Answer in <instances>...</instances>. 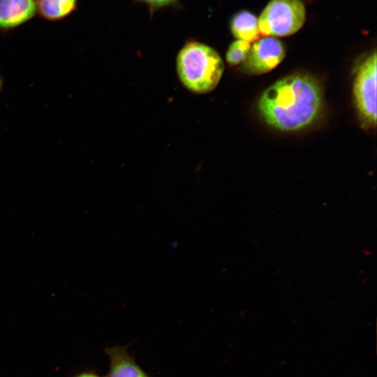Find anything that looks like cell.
<instances>
[{
    "label": "cell",
    "instance_id": "cell-1",
    "mask_svg": "<svg viewBox=\"0 0 377 377\" xmlns=\"http://www.w3.org/2000/svg\"><path fill=\"white\" fill-rule=\"evenodd\" d=\"M322 95L318 84L306 75H292L277 80L261 95L258 107L265 121L290 132L303 129L319 115Z\"/></svg>",
    "mask_w": 377,
    "mask_h": 377
},
{
    "label": "cell",
    "instance_id": "cell-2",
    "mask_svg": "<svg viewBox=\"0 0 377 377\" xmlns=\"http://www.w3.org/2000/svg\"><path fill=\"white\" fill-rule=\"evenodd\" d=\"M178 77L184 87L195 94H206L219 83L223 61L212 47L195 40L188 41L176 59Z\"/></svg>",
    "mask_w": 377,
    "mask_h": 377
},
{
    "label": "cell",
    "instance_id": "cell-3",
    "mask_svg": "<svg viewBox=\"0 0 377 377\" xmlns=\"http://www.w3.org/2000/svg\"><path fill=\"white\" fill-rule=\"evenodd\" d=\"M306 19L301 0H271L258 19L260 34L264 36H286L298 31Z\"/></svg>",
    "mask_w": 377,
    "mask_h": 377
},
{
    "label": "cell",
    "instance_id": "cell-4",
    "mask_svg": "<svg viewBox=\"0 0 377 377\" xmlns=\"http://www.w3.org/2000/svg\"><path fill=\"white\" fill-rule=\"evenodd\" d=\"M376 59L374 51L361 63L353 84L355 106L366 128L376 125Z\"/></svg>",
    "mask_w": 377,
    "mask_h": 377
},
{
    "label": "cell",
    "instance_id": "cell-5",
    "mask_svg": "<svg viewBox=\"0 0 377 377\" xmlns=\"http://www.w3.org/2000/svg\"><path fill=\"white\" fill-rule=\"evenodd\" d=\"M285 55V47L281 40L265 36L251 45L248 56L242 64V69L251 75L264 74L275 68Z\"/></svg>",
    "mask_w": 377,
    "mask_h": 377
},
{
    "label": "cell",
    "instance_id": "cell-6",
    "mask_svg": "<svg viewBox=\"0 0 377 377\" xmlns=\"http://www.w3.org/2000/svg\"><path fill=\"white\" fill-rule=\"evenodd\" d=\"M36 13V0H0V31H10L21 26Z\"/></svg>",
    "mask_w": 377,
    "mask_h": 377
},
{
    "label": "cell",
    "instance_id": "cell-7",
    "mask_svg": "<svg viewBox=\"0 0 377 377\" xmlns=\"http://www.w3.org/2000/svg\"><path fill=\"white\" fill-rule=\"evenodd\" d=\"M104 351L109 358L107 377H151L138 364L127 346L108 347Z\"/></svg>",
    "mask_w": 377,
    "mask_h": 377
},
{
    "label": "cell",
    "instance_id": "cell-8",
    "mask_svg": "<svg viewBox=\"0 0 377 377\" xmlns=\"http://www.w3.org/2000/svg\"><path fill=\"white\" fill-rule=\"evenodd\" d=\"M230 31L237 40L253 42L260 34L258 19L251 12L241 10L232 17Z\"/></svg>",
    "mask_w": 377,
    "mask_h": 377
},
{
    "label": "cell",
    "instance_id": "cell-9",
    "mask_svg": "<svg viewBox=\"0 0 377 377\" xmlns=\"http://www.w3.org/2000/svg\"><path fill=\"white\" fill-rule=\"evenodd\" d=\"M77 6V0H36L38 15L48 21H58L70 15Z\"/></svg>",
    "mask_w": 377,
    "mask_h": 377
},
{
    "label": "cell",
    "instance_id": "cell-10",
    "mask_svg": "<svg viewBox=\"0 0 377 377\" xmlns=\"http://www.w3.org/2000/svg\"><path fill=\"white\" fill-rule=\"evenodd\" d=\"M250 47V43L244 40H236L232 42L228 47L226 54L228 64L237 66L242 64L248 56Z\"/></svg>",
    "mask_w": 377,
    "mask_h": 377
},
{
    "label": "cell",
    "instance_id": "cell-11",
    "mask_svg": "<svg viewBox=\"0 0 377 377\" xmlns=\"http://www.w3.org/2000/svg\"><path fill=\"white\" fill-rule=\"evenodd\" d=\"M145 3L150 9L156 10L175 3L176 0H139Z\"/></svg>",
    "mask_w": 377,
    "mask_h": 377
},
{
    "label": "cell",
    "instance_id": "cell-12",
    "mask_svg": "<svg viewBox=\"0 0 377 377\" xmlns=\"http://www.w3.org/2000/svg\"><path fill=\"white\" fill-rule=\"evenodd\" d=\"M72 377H102L94 371H85L80 372Z\"/></svg>",
    "mask_w": 377,
    "mask_h": 377
},
{
    "label": "cell",
    "instance_id": "cell-13",
    "mask_svg": "<svg viewBox=\"0 0 377 377\" xmlns=\"http://www.w3.org/2000/svg\"><path fill=\"white\" fill-rule=\"evenodd\" d=\"M3 79H2V77L0 75V91L3 88Z\"/></svg>",
    "mask_w": 377,
    "mask_h": 377
}]
</instances>
